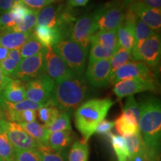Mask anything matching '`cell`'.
Here are the masks:
<instances>
[{"label":"cell","instance_id":"cell-1","mask_svg":"<svg viewBox=\"0 0 161 161\" xmlns=\"http://www.w3.org/2000/svg\"><path fill=\"white\" fill-rule=\"evenodd\" d=\"M139 129L146 148L148 161H159L161 139V105L158 98L151 97L139 104Z\"/></svg>","mask_w":161,"mask_h":161},{"label":"cell","instance_id":"cell-2","mask_svg":"<svg viewBox=\"0 0 161 161\" xmlns=\"http://www.w3.org/2000/svg\"><path fill=\"white\" fill-rule=\"evenodd\" d=\"M115 102L110 98H93L81 104L75 110L74 122L81 134V141L87 143L98 125L104 119L109 110Z\"/></svg>","mask_w":161,"mask_h":161},{"label":"cell","instance_id":"cell-3","mask_svg":"<svg viewBox=\"0 0 161 161\" xmlns=\"http://www.w3.org/2000/svg\"><path fill=\"white\" fill-rule=\"evenodd\" d=\"M88 86L84 76L73 75L55 84L48 103L60 111L69 113L76 110L87 96Z\"/></svg>","mask_w":161,"mask_h":161},{"label":"cell","instance_id":"cell-4","mask_svg":"<svg viewBox=\"0 0 161 161\" xmlns=\"http://www.w3.org/2000/svg\"><path fill=\"white\" fill-rule=\"evenodd\" d=\"M52 48L64 60L74 75L84 76L88 49L69 38L60 40Z\"/></svg>","mask_w":161,"mask_h":161},{"label":"cell","instance_id":"cell-5","mask_svg":"<svg viewBox=\"0 0 161 161\" xmlns=\"http://www.w3.org/2000/svg\"><path fill=\"white\" fill-rule=\"evenodd\" d=\"M126 7L123 0H113L92 13L98 30H117L123 23Z\"/></svg>","mask_w":161,"mask_h":161},{"label":"cell","instance_id":"cell-6","mask_svg":"<svg viewBox=\"0 0 161 161\" xmlns=\"http://www.w3.org/2000/svg\"><path fill=\"white\" fill-rule=\"evenodd\" d=\"M133 60L141 61L151 69H156L160 64L161 38L159 33L134 46L131 50Z\"/></svg>","mask_w":161,"mask_h":161},{"label":"cell","instance_id":"cell-7","mask_svg":"<svg viewBox=\"0 0 161 161\" xmlns=\"http://www.w3.org/2000/svg\"><path fill=\"white\" fill-rule=\"evenodd\" d=\"M55 81L45 72L25 83L26 99L45 104L49 102L55 87Z\"/></svg>","mask_w":161,"mask_h":161},{"label":"cell","instance_id":"cell-8","mask_svg":"<svg viewBox=\"0 0 161 161\" xmlns=\"http://www.w3.org/2000/svg\"><path fill=\"white\" fill-rule=\"evenodd\" d=\"M158 90V84L155 78H135L117 82L114 84L113 91L119 98H122L139 92H156Z\"/></svg>","mask_w":161,"mask_h":161},{"label":"cell","instance_id":"cell-9","mask_svg":"<svg viewBox=\"0 0 161 161\" xmlns=\"http://www.w3.org/2000/svg\"><path fill=\"white\" fill-rule=\"evenodd\" d=\"M44 70L55 84L75 75L52 47L44 49Z\"/></svg>","mask_w":161,"mask_h":161},{"label":"cell","instance_id":"cell-10","mask_svg":"<svg viewBox=\"0 0 161 161\" xmlns=\"http://www.w3.org/2000/svg\"><path fill=\"white\" fill-rule=\"evenodd\" d=\"M97 31L92 14H87L76 19L70 30L68 38L79 44L84 49H89L92 35Z\"/></svg>","mask_w":161,"mask_h":161},{"label":"cell","instance_id":"cell-11","mask_svg":"<svg viewBox=\"0 0 161 161\" xmlns=\"http://www.w3.org/2000/svg\"><path fill=\"white\" fill-rule=\"evenodd\" d=\"M44 49L35 55L22 58L13 78L28 82L45 72Z\"/></svg>","mask_w":161,"mask_h":161},{"label":"cell","instance_id":"cell-12","mask_svg":"<svg viewBox=\"0 0 161 161\" xmlns=\"http://www.w3.org/2000/svg\"><path fill=\"white\" fill-rule=\"evenodd\" d=\"M3 125L14 150L37 149L39 146L36 141L25 131L19 124L8 122L4 119Z\"/></svg>","mask_w":161,"mask_h":161},{"label":"cell","instance_id":"cell-13","mask_svg":"<svg viewBox=\"0 0 161 161\" xmlns=\"http://www.w3.org/2000/svg\"><path fill=\"white\" fill-rule=\"evenodd\" d=\"M135 78H155L154 72L152 69L146 64L141 61L128 62L119 68L110 77V82L115 84L120 80L132 79Z\"/></svg>","mask_w":161,"mask_h":161},{"label":"cell","instance_id":"cell-14","mask_svg":"<svg viewBox=\"0 0 161 161\" xmlns=\"http://www.w3.org/2000/svg\"><path fill=\"white\" fill-rule=\"evenodd\" d=\"M111 77L110 59L96 60L88 64L86 71V79L96 87L106 86L110 84Z\"/></svg>","mask_w":161,"mask_h":161},{"label":"cell","instance_id":"cell-15","mask_svg":"<svg viewBox=\"0 0 161 161\" xmlns=\"http://www.w3.org/2000/svg\"><path fill=\"white\" fill-rule=\"evenodd\" d=\"M126 8L129 9L142 20L143 23L149 26L153 31L158 32L161 28V10L153 8L140 2H133L127 5Z\"/></svg>","mask_w":161,"mask_h":161},{"label":"cell","instance_id":"cell-16","mask_svg":"<svg viewBox=\"0 0 161 161\" xmlns=\"http://www.w3.org/2000/svg\"><path fill=\"white\" fill-rule=\"evenodd\" d=\"M0 99L10 103H18L26 99L25 82L8 78L0 88Z\"/></svg>","mask_w":161,"mask_h":161},{"label":"cell","instance_id":"cell-17","mask_svg":"<svg viewBox=\"0 0 161 161\" xmlns=\"http://www.w3.org/2000/svg\"><path fill=\"white\" fill-rule=\"evenodd\" d=\"M116 129L120 136H129L140 132L139 122L132 114L122 111L114 122Z\"/></svg>","mask_w":161,"mask_h":161},{"label":"cell","instance_id":"cell-18","mask_svg":"<svg viewBox=\"0 0 161 161\" xmlns=\"http://www.w3.org/2000/svg\"><path fill=\"white\" fill-rule=\"evenodd\" d=\"M32 34L44 47H53L60 40H64L60 31L56 28L36 25Z\"/></svg>","mask_w":161,"mask_h":161},{"label":"cell","instance_id":"cell-19","mask_svg":"<svg viewBox=\"0 0 161 161\" xmlns=\"http://www.w3.org/2000/svg\"><path fill=\"white\" fill-rule=\"evenodd\" d=\"M32 32L23 33L11 30L0 32V45L10 50L20 49V48L31 37Z\"/></svg>","mask_w":161,"mask_h":161},{"label":"cell","instance_id":"cell-20","mask_svg":"<svg viewBox=\"0 0 161 161\" xmlns=\"http://www.w3.org/2000/svg\"><path fill=\"white\" fill-rule=\"evenodd\" d=\"M19 125L25 131L36 141L38 146H48V140L51 133L46 125L36 122H25Z\"/></svg>","mask_w":161,"mask_h":161},{"label":"cell","instance_id":"cell-21","mask_svg":"<svg viewBox=\"0 0 161 161\" xmlns=\"http://www.w3.org/2000/svg\"><path fill=\"white\" fill-rule=\"evenodd\" d=\"M98 43L116 52L119 49L116 30H98L93 34L90 43Z\"/></svg>","mask_w":161,"mask_h":161},{"label":"cell","instance_id":"cell-22","mask_svg":"<svg viewBox=\"0 0 161 161\" xmlns=\"http://www.w3.org/2000/svg\"><path fill=\"white\" fill-rule=\"evenodd\" d=\"M125 138L128 154H129L128 160L143 159L148 161L146 146L140 132L134 135L125 136Z\"/></svg>","mask_w":161,"mask_h":161},{"label":"cell","instance_id":"cell-23","mask_svg":"<svg viewBox=\"0 0 161 161\" xmlns=\"http://www.w3.org/2000/svg\"><path fill=\"white\" fill-rule=\"evenodd\" d=\"M59 14V5H46L37 12V25L55 28L57 26Z\"/></svg>","mask_w":161,"mask_h":161},{"label":"cell","instance_id":"cell-24","mask_svg":"<svg viewBox=\"0 0 161 161\" xmlns=\"http://www.w3.org/2000/svg\"><path fill=\"white\" fill-rule=\"evenodd\" d=\"M75 134L72 130H59L50 134L48 146L54 149H66L74 142Z\"/></svg>","mask_w":161,"mask_h":161},{"label":"cell","instance_id":"cell-25","mask_svg":"<svg viewBox=\"0 0 161 161\" xmlns=\"http://www.w3.org/2000/svg\"><path fill=\"white\" fill-rule=\"evenodd\" d=\"M41 161H68V151L66 149H54L49 146L38 147Z\"/></svg>","mask_w":161,"mask_h":161},{"label":"cell","instance_id":"cell-26","mask_svg":"<svg viewBox=\"0 0 161 161\" xmlns=\"http://www.w3.org/2000/svg\"><path fill=\"white\" fill-rule=\"evenodd\" d=\"M108 136H109L110 139L113 149L115 152L118 161H128L129 154L125 138L122 136L112 134L111 132L108 134Z\"/></svg>","mask_w":161,"mask_h":161},{"label":"cell","instance_id":"cell-27","mask_svg":"<svg viewBox=\"0 0 161 161\" xmlns=\"http://www.w3.org/2000/svg\"><path fill=\"white\" fill-rule=\"evenodd\" d=\"M14 148L4 129L2 120L0 122V157L4 161H14Z\"/></svg>","mask_w":161,"mask_h":161},{"label":"cell","instance_id":"cell-28","mask_svg":"<svg viewBox=\"0 0 161 161\" xmlns=\"http://www.w3.org/2000/svg\"><path fill=\"white\" fill-rule=\"evenodd\" d=\"M89 147L82 141H75L68 153V161H88Z\"/></svg>","mask_w":161,"mask_h":161},{"label":"cell","instance_id":"cell-29","mask_svg":"<svg viewBox=\"0 0 161 161\" xmlns=\"http://www.w3.org/2000/svg\"><path fill=\"white\" fill-rule=\"evenodd\" d=\"M5 119L8 122L21 124L25 122H35L37 119V110H27L21 112H5L4 113Z\"/></svg>","mask_w":161,"mask_h":161},{"label":"cell","instance_id":"cell-30","mask_svg":"<svg viewBox=\"0 0 161 161\" xmlns=\"http://www.w3.org/2000/svg\"><path fill=\"white\" fill-rule=\"evenodd\" d=\"M60 110L55 106H52L49 103H46L45 105L40 108L37 110V115L40 120L43 122L44 125L48 128L54 123Z\"/></svg>","mask_w":161,"mask_h":161},{"label":"cell","instance_id":"cell-31","mask_svg":"<svg viewBox=\"0 0 161 161\" xmlns=\"http://www.w3.org/2000/svg\"><path fill=\"white\" fill-rule=\"evenodd\" d=\"M133 58L131 55V51L127 50L122 48H119L117 51L115 52L114 56L110 58V67H111V75L116 70L122 66L132 61Z\"/></svg>","mask_w":161,"mask_h":161},{"label":"cell","instance_id":"cell-32","mask_svg":"<svg viewBox=\"0 0 161 161\" xmlns=\"http://www.w3.org/2000/svg\"><path fill=\"white\" fill-rule=\"evenodd\" d=\"M90 44L91 47H90L89 55V64L96 60L110 59L116 52L115 50L104 47L98 43H92Z\"/></svg>","mask_w":161,"mask_h":161},{"label":"cell","instance_id":"cell-33","mask_svg":"<svg viewBox=\"0 0 161 161\" xmlns=\"http://www.w3.org/2000/svg\"><path fill=\"white\" fill-rule=\"evenodd\" d=\"M45 49V47L35 37L33 34L31 35L24 45L20 48L19 51L22 58H25L35 55Z\"/></svg>","mask_w":161,"mask_h":161},{"label":"cell","instance_id":"cell-34","mask_svg":"<svg viewBox=\"0 0 161 161\" xmlns=\"http://www.w3.org/2000/svg\"><path fill=\"white\" fill-rule=\"evenodd\" d=\"M37 11L31 10L25 16L22 22L18 23L11 30L17 32H23V33L32 32L35 26L37 25Z\"/></svg>","mask_w":161,"mask_h":161},{"label":"cell","instance_id":"cell-35","mask_svg":"<svg viewBox=\"0 0 161 161\" xmlns=\"http://www.w3.org/2000/svg\"><path fill=\"white\" fill-rule=\"evenodd\" d=\"M158 33L151 29L146 23H143L140 19L136 17L134 23V38H135V43L134 46L140 43L145 40L148 39L151 36Z\"/></svg>","mask_w":161,"mask_h":161},{"label":"cell","instance_id":"cell-36","mask_svg":"<svg viewBox=\"0 0 161 161\" xmlns=\"http://www.w3.org/2000/svg\"><path fill=\"white\" fill-rule=\"evenodd\" d=\"M50 133L59 130H72L69 113L60 111L54 123L49 128Z\"/></svg>","mask_w":161,"mask_h":161},{"label":"cell","instance_id":"cell-37","mask_svg":"<svg viewBox=\"0 0 161 161\" xmlns=\"http://www.w3.org/2000/svg\"><path fill=\"white\" fill-rule=\"evenodd\" d=\"M14 161H41L38 149L14 150Z\"/></svg>","mask_w":161,"mask_h":161},{"label":"cell","instance_id":"cell-38","mask_svg":"<svg viewBox=\"0 0 161 161\" xmlns=\"http://www.w3.org/2000/svg\"><path fill=\"white\" fill-rule=\"evenodd\" d=\"M31 10V9L28 8L23 3H14L10 11H11V14L13 16L16 24L17 25L20 22H22L25 16Z\"/></svg>","mask_w":161,"mask_h":161},{"label":"cell","instance_id":"cell-39","mask_svg":"<svg viewBox=\"0 0 161 161\" xmlns=\"http://www.w3.org/2000/svg\"><path fill=\"white\" fill-rule=\"evenodd\" d=\"M18 64H19L16 62L14 60L8 57L0 62V66H1L4 75L6 77L11 78H13L16 71H17Z\"/></svg>","mask_w":161,"mask_h":161},{"label":"cell","instance_id":"cell-40","mask_svg":"<svg viewBox=\"0 0 161 161\" xmlns=\"http://www.w3.org/2000/svg\"><path fill=\"white\" fill-rule=\"evenodd\" d=\"M123 111L132 114L133 115L135 116L136 120L139 122V120H140V105H139V104L136 102V101L135 100V98H134V96H128V98H127Z\"/></svg>","mask_w":161,"mask_h":161},{"label":"cell","instance_id":"cell-41","mask_svg":"<svg viewBox=\"0 0 161 161\" xmlns=\"http://www.w3.org/2000/svg\"><path fill=\"white\" fill-rule=\"evenodd\" d=\"M17 24L10 11L0 16V32L11 30Z\"/></svg>","mask_w":161,"mask_h":161},{"label":"cell","instance_id":"cell-42","mask_svg":"<svg viewBox=\"0 0 161 161\" xmlns=\"http://www.w3.org/2000/svg\"><path fill=\"white\" fill-rule=\"evenodd\" d=\"M114 127V122H112V121H109L104 119L96 127L95 133L97 134H99V135L108 136L111 132L112 128Z\"/></svg>","mask_w":161,"mask_h":161},{"label":"cell","instance_id":"cell-43","mask_svg":"<svg viewBox=\"0 0 161 161\" xmlns=\"http://www.w3.org/2000/svg\"><path fill=\"white\" fill-rule=\"evenodd\" d=\"M22 2L30 9L37 12L46 5L45 0H22Z\"/></svg>","mask_w":161,"mask_h":161},{"label":"cell","instance_id":"cell-44","mask_svg":"<svg viewBox=\"0 0 161 161\" xmlns=\"http://www.w3.org/2000/svg\"><path fill=\"white\" fill-rule=\"evenodd\" d=\"M133 2H140V3L145 4L148 7L153 8L160 9L161 8V0H123L125 7Z\"/></svg>","mask_w":161,"mask_h":161},{"label":"cell","instance_id":"cell-45","mask_svg":"<svg viewBox=\"0 0 161 161\" xmlns=\"http://www.w3.org/2000/svg\"><path fill=\"white\" fill-rule=\"evenodd\" d=\"M13 0H0V16L8 12L13 5Z\"/></svg>","mask_w":161,"mask_h":161},{"label":"cell","instance_id":"cell-46","mask_svg":"<svg viewBox=\"0 0 161 161\" xmlns=\"http://www.w3.org/2000/svg\"><path fill=\"white\" fill-rule=\"evenodd\" d=\"M8 58H11V59L14 60L18 64L19 63L20 60H22L21 54H20L19 49H11L8 51Z\"/></svg>","mask_w":161,"mask_h":161},{"label":"cell","instance_id":"cell-47","mask_svg":"<svg viewBox=\"0 0 161 161\" xmlns=\"http://www.w3.org/2000/svg\"><path fill=\"white\" fill-rule=\"evenodd\" d=\"M90 0H68L67 5L71 8L84 7L89 3Z\"/></svg>","mask_w":161,"mask_h":161},{"label":"cell","instance_id":"cell-48","mask_svg":"<svg viewBox=\"0 0 161 161\" xmlns=\"http://www.w3.org/2000/svg\"><path fill=\"white\" fill-rule=\"evenodd\" d=\"M9 50L0 45V62L8 57Z\"/></svg>","mask_w":161,"mask_h":161},{"label":"cell","instance_id":"cell-49","mask_svg":"<svg viewBox=\"0 0 161 161\" xmlns=\"http://www.w3.org/2000/svg\"><path fill=\"white\" fill-rule=\"evenodd\" d=\"M8 78L9 77H6V76L4 75L1 66H0V88L4 85V84L6 82V80L8 79Z\"/></svg>","mask_w":161,"mask_h":161},{"label":"cell","instance_id":"cell-50","mask_svg":"<svg viewBox=\"0 0 161 161\" xmlns=\"http://www.w3.org/2000/svg\"><path fill=\"white\" fill-rule=\"evenodd\" d=\"M56 1H58V0H45V3H46V5H51V4H53L54 3H55Z\"/></svg>","mask_w":161,"mask_h":161},{"label":"cell","instance_id":"cell-51","mask_svg":"<svg viewBox=\"0 0 161 161\" xmlns=\"http://www.w3.org/2000/svg\"><path fill=\"white\" fill-rule=\"evenodd\" d=\"M3 119H5V115H4V113L3 112V110L0 109V122H1Z\"/></svg>","mask_w":161,"mask_h":161},{"label":"cell","instance_id":"cell-52","mask_svg":"<svg viewBox=\"0 0 161 161\" xmlns=\"http://www.w3.org/2000/svg\"><path fill=\"white\" fill-rule=\"evenodd\" d=\"M13 1H14V3H23L22 0H13Z\"/></svg>","mask_w":161,"mask_h":161},{"label":"cell","instance_id":"cell-53","mask_svg":"<svg viewBox=\"0 0 161 161\" xmlns=\"http://www.w3.org/2000/svg\"><path fill=\"white\" fill-rule=\"evenodd\" d=\"M0 161H4V160H3V158H1V157H0Z\"/></svg>","mask_w":161,"mask_h":161},{"label":"cell","instance_id":"cell-54","mask_svg":"<svg viewBox=\"0 0 161 161\" xmlns=\"http://www.w3.org/2000/svg\"><path fill=\"white\" fill-rule=\"evenodd\" d=\"M159 161H160V160H159Z\"/></svg>","mask_w":161,"mask_h":161}]
</instances>
